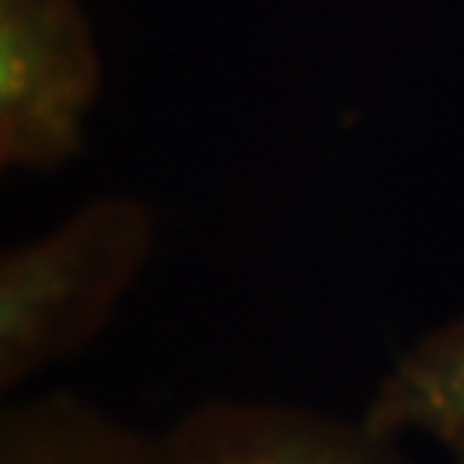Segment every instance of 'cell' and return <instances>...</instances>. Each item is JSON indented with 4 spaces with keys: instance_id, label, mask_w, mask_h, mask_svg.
Instances as JSON below:
<instances>
[{
    "instance_id": "cell-1",
    "label": "cell",
    "mask_w": 464,
    "mask_h": 464,
    "mask_svg": "<svg viewBox=\"0 0 464 464\" xmlns=\"http://www.w3.org/2000/svg\"><path fill=\"white\" fill-rule=\"evenodd\" d=\"M160 243V217L134 194L88 199L0 253V392L18 395L96 343Z\"/></svg>"
},
{
    "instance_id": "cell-2",
    "label": "cell",
    "mask_w": 464,
    "mask_h": 464,
    "mask_svg": "<svg viewBox=\"0 0 464 464\" xmlns=\"http://www.w3.org/2000/svg\"><path fill=\"white\" fill-rule=\"evenodd\" d=\"M103 60L83 0H0V168L50 173L83 155Z\"/></svg>"
},
{
    "instance_id": "cell-3",
    "label": "cell",
    "mask_w": 464,
    "mask_h": 464,
    "mask_svg": "<svg viewBox=\"0 0 464 464\" xmlns=\"http://www.w3.org/2000/svg\"><path fill=\"white\" fill-rule=\"evenodd\" d=\"M183 464H411L400 441L299 402L212 398L166 431Z\"/></svg>"
},
{
    "instance_id": "cell-4",
    "label": "cell",
    "mask_w": 464,
    "mask_h": 464,
    "mask_svg": "<svg viewBox=\"0 0 464 464\" xmlns=\"http://www.w3.org/2000/svg\"><path fill=\"white\" fill-rule=\"evenodd\" d=\"M0 464H183L150 433L78 392L14 398L0 411Z\"/></svg>"
},
{
    "instance_id": "cell-5",
    "label": "cell",
    "mask_w": 464,
    "mask_h": 464,
    "mask_svg": "<svg viewBox=\"0 0 464 464\" xmlns=\"http://www.w3.org/2000/svg\"><path fill=\"white\" fill-rule=\"evenodd\" d=\"M362 420L402 441L429 436L464 457V317L420 335L377 382Z\"/></svg>"
},
{
    "instance_id": "cell-6",
    "label": "cell",
    "mask_w": 464,
    "mask_h": 464,
    "mask_svg": "<svg viewBox=\"0 0 464 464\" xmlns=\"http://www.w3.org/2000/svg\"><path fill=\"white\" fill-rule=\"evenodd\" d=\"M454 464H464V457H459V459H454Z\"/></svg>"
}]
</instances>
